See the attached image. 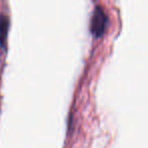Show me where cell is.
Returning <instances> with one entry per match:
<instances>
[{
  "label": "cell",
  "instance_id": "obj_1",
  "mask_svg": "<svg viewBox=\"0 0 148 148\" xmlns=\"http://www.w3.org/2000/svg\"><path fill=\"white\" fill-rule=\"evenodd\" d=\"M108 18L107 14L103 11V9L101 7L97 6L95 8V12L91 17L90 21V32L95 37L99 38L105 34L106 29L108 25Z\"/></svg>",
  "mask_w": 148,
  "mask_h": 148
},
{
  "label": "cell",
  "instance_id": "obj_2",
  "mask_svg": "<svg viewBox=\"0 0 148 148\" xmlns=\"http://www.w3.org/2000/svg\"><path fill=\"white\" fill-rule=\"evenodd\" d=\"M9 27V21L8 17L3 14H0V45H4L5 40L7 37Z\"/></svg>",
  "mask_w": 148,
  "mask_h": 148
}]
</instances>
